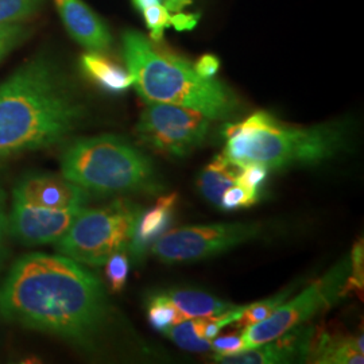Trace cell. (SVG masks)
Masks as SVG:
<instances>
[{
    "label": "cell",
    "mask_w": 364,
    "mask_h": 364,
    "mask_svg": "<svg viewBox=\"0 0 364 364\" xmlns=\"http://www.w3.org/2000/svg\"><path fill=\"white\" fill-rule=\"evenodd\" d=\"M269 169L259 164H251L247 166H243L239 176L236 177L235 183L254 191V192H259V188L263 185V182L267 177Z\"/></svg>",
    "instance_id": "484cf974"
},
{
    "label": "cell",
    "mask_w": 364,
    "mask_h": 364,
    "mask_svg": "<svg viewBox=\"0 0 364 364\" xmlns=\"http://www.w3.org/2000/svg\"><path fill=\"white\" fill-rule=\"evenodd\" d=\"M205 317L188 318L180 324L170 326L162 333H165L174 344L188 351L203 352L210 350V340L203 336V329L205 324Z\"/></svg>",
    "instance_id": "d6986e66"
},
{
    "label": "cell",
    "mask_w": 364,
    "mask_h": 364,
    "mask_svg": "<svg viewBox=\"0 0 364 364\" xmlns=\"http://www.w3.org/2000/svg\"><path fill=\"white\" fill-rule=\"evenodd\" d=\"M146 25L151 33L153 41H161L165 28L171 25V14L162 3H156L144 7L142 10Z\"/></svg>",
    "instance_id": "cb8c5ba5"
},
{
    "label": "cell",
    "mask_w": 364,
    "mask_h": 364,
    "mask_svg": "<svg viewBox=\"0 0 364 364\" xmlns=\"http://www.w3.org/2000/svg\"><path fill=\"white\" fill-rule=\"evenodd\" d=\"M193 0H165V7L170 14L182 13V10L192 4Z\"/></svg>",
    "instance_id": "1f68e13d"
},
{
    "label": "cell",
    "mask_w": 364,
    "mask_h": 364,
    "mask_svg": "<svg viewBox=\"0 0 364 364\" xmlns=\"http://www.w3.org/2000/svg\"><path fill=\"white\" fill-rule=\"evenodd\" d=\"M7 232H9V215L6 212V197L3 191L0 189V247Z\"/></svg>",
    "instance_id": "4dcf8cb0"
},
{
    "label": "cell",
    "mask_w": 364,
    "mask_h": 364,
    "mask_svg": "<svg viewBox=\"0 0 364 364\" xmlns=\"http://www.w3.org/2000/svg\"><path fill=\"white\" fill-rule=\"evenodd\" d=\"M177 195L165 196L158 200L154 208L141 213L135 231L127 247L135 258H142L147 248L162 234L166 232L173 218Z\"/></svg>",
    "instance_id": "5bb4252c"
},
{
    "label": "cell",
    "mask_w": 364,
    "mask_h": 364,
    "mask_svg": "<svg viewBox=\"0 0 364 364\" xmlns=\"http://www.w3.org/2000/svg\"><path fill=\"white\" fill-rule=\"evenodd\" d=\"M0 318L85 344L107 318L105 289L84 264L63 254H27L0 285Z\"/></svg>",
    "instance_id": "6da1fadb"
},
{
    "label": "cell",
    "mask_w": 364,
    "mask_h": 364,
    "mask_svg": "<svg viewBox=\"0 0 364 364\" xmlns=\"http://www.w3.org/2000/svg\"><path fill=\"white\" fill-rule=\"evenodd\" d=\"M130 270V259L124 250L112 254L105 262V272L111 290L119 293L123 290Z\"/></svg>",
    "instance_id": "603a6c76"
},
{
    "label": "cell",
    "mask_w": 364,
    "mask_h": 364,
    "mask_svg": "<svg viewBox=\"0 0 364 364\" xmlns=\"http://www.w3.org/2000/svg\"><path fill=\"white\" fill-rule=\"evenodd\" d=\"M242 168L225 156H218L201 171L198 178V189L209 203L220 208L221 197L236 181Z\"/></svg>",
    "instance_id": "ac0fdd59"
},
{
    "label": "cell",
    "mask_w": 364,
    "mask_h": 364,
    "mask_svg": "<svg viewBox=\"0 0 364 364\" xmlns=\"http://www.w3.org/2000/svg\"><path fill=\"white\" fill-rule=\"evenodd\" d=\"M351 273V259L341 260L297 297L281 304L266 320L247 326L242 332L245 350L279 338L287 331L302 326L317 313L343 296L344 285Z\"/></svg>",
    "instance_id": "52a82bcc"
},
{
    "label": "cell",
    "mask_w": 364,
    "mask_h": 364,
    "mask_svg": "<svg viewBox=\"0 0 364 364\" xmlns=\"http://www.w3.org/2000/svg\"><path fill=\"white\" fill-rule=\"evenodd\" d=\"M263 232L260 223H220L195 225L161 235L151 251L164 263L197 262L230 251Z\"/></svg>",
    "instance_id": "9c48e42d"
},
{
    "label": "cell",
    "mask_w": 364,
    "mask_h": 364,
    "mask_svg": "<svg viewBox=\"0 0 364 364\" xmlns=\"http://www.w3.org/2000/svg\"><path fill=\"white\" fill-rule=\"evenodd\" d=\"M15 200L37 208H84L88 192L64 176H27L14 189Z\"/></svg>",
    "instance_id": "8fae6325"
},
{
    "label": "cell",
    "mask_w": 364,
    "mask_h": 364,
    "mask_svg": "<svg viewBox=\"0 0 364 364\" xmlns=\"http://www.w3.org/2000/svg\"><path fill=\"white\" fill-rule=\"evenodd\" d=\"M123 57L132 85L146 103L181 105L210 120H227L239 112V100L228 87L201 77L188 61L158 50L138 31L123 36Z\"/></svg>",
    "instance_id": "277c9868"
},
{
    "label": "cell",
    "mask_w": 364,
    "mask_h": 364,
    "mask_svg": "<svg viewBox=\"0 0 364 364\" xmlns=\"http://www.w3.org/2000/svg\"><path fill=\"white\" fill-rule=\"evenodd\" d=\"M198 21L197 15H189V14L177 13L171 14V25L177 30H189L196 26Z\"/></svg>",
    "instance_id": "f546056e"
},
{
    "label": "cell",
    "mask_w": 364,
    "mask_h": 364,
    "mask_svg": "<svg viewBox=\"0 0 364 364\" xmlns=\"http://www.w3.org/2000/svg\"><path fill=\"white\" fill-rule=\"evenodd\" d=\"M134 1V4H135V7L138 9V10H144V7H147V6H150V4H156V3H162V4H165V0H132Z\"/></svg>",
    "instance_id": "d6a6232c"
},
{
    "label": "cell",
    "mask_w": 364,
    "mask_h": 364,
    "mask_svg": "<svg viewBox=\"0 0 364 364\" xmlns=\"http://www.w3.org/2000/svg\"><path fill=\"white\" fill-rule=\"evenodd\" d=\"M14 45H3V46H0V61L9 54V53L11 52L13 50Z\"/></svg>",
    "instance_id": "836d02e7"
},
{
    "label": "cell",
    "mask_w": 364,
    "mask_h": 364,
    "mask_svg": "<svg viewBox=\"0 0 364 364\" xmlns=\"http://www.w3.org/2000/svg\"><path fill=\"white\" fill-rule=\"evenodd\" d=\"M84 208H37L13 198L9 215V232L26 246L55 243Z\"/></svg>",
    "instance_id": "30bf717a"
},
{
    "label": "cell",
    "mask_w": 364,
    "mask_h": 364,
    "mask_svg": "<svg viewBox=\"0 0 364 364\" xmlns=\"http://www.w3.org/2000/svg\"><path fill=\"white\" fill-rule=\"evenodd\" d=\"M25 28L19 23H0V46H16L25 36Z\"/></svg>",
    "instance_id": "83f0119b"
},
{
    "label": "cell",
    "mask_w": 364,
    "mask_h": 364,
    "mask_svg": "<svg viewBox=\"0 0 364 364\" xmlns=\"http://www.w3.org/2000/svg\"><path fill=\"white\" fill-rule=\"evenodd\" d=\"M210 119L181 105L147 103L136 135L149 149L173 156L192 154L205 142Z\"/></svg>",
    "instance_id": "ba28073f"
},
{
    "label": "cell",
    "mask_w": 364,
    "mask_h": 364,
    "mask_svg": "<svg viewBox=\"0 0 364 364\" xmlns=\"http://www.w3.org/2000/svg\"><path fill=\"white\" fill-rule=\"evenodd\" d=\"M193 68H195L197 75H200L201 77L215 78L216 73L220 69V61L218 57H215L212 54H205L196 63Z\"/></svg>",
    "instance_id": "f1b7e54d"
},
{
    "label": "cell",
    "mask_w": 364,
    "mask_h": 364,
    "mask_svg": "<svg viewBox=\"0 0 364 364\" xmlns=\"http://www.w3.org/2000/svg\"><path fill=\"white\" fill-rule=\"evenodd\" d=\"M313 328L296 326L279 338H273L257 347L236 352L232 355L213 356L215 362L227 364H275L289 363L297 359H308Z\"/></svg>",
    "instance_id": "7c38bea8"
},
{
    "label": "cell",
    "mask_w": 364,
    "mask_h": 364,
    "mask_svg": "<svg viewBox=\"0 0 364 364\" xmlns=\"http://www.w3.org/2000/svg\"><path fill=\"white\" fill-rule=\"evenodd\" d=\"M66 180L96 193H161L165 186L153 162L114 135L77 139L61 156Z\"/></svg>",
    "instance_id": "5b68a950"
},
{
    "label": "cell",
    "mask_w": 364,
    "mask_h": 364,
    "mask_svg": "<svg viewBox=\"0 0 364 364\" xmlns=\"http://www.w3.org/2000/svg\"><path fill=\"white\" fill-rule=\"evenodd\" d=\"M221 156L243 168L259 164L269 170L314 166L343 153L348 146V129L341 123L312 127L289 126L259 111L223 130Z\"/></svg>",
    "instance_id": "3957f363"
},
{
    "label": "cell",
    "mask_w": 364,
    "mask_h": 364,
    "mask_svg": "<svg viewBox=\"0 0 364 364\" xmlns=\"http://www.w3.org/2000/svg\"><path fill=\"white\" fill-rule=\"evenodd\" d=\"M147 314L150 324L161 332L183 321L180 312L159 293L150 296V299H147Z\"/></svg>",
    "instance_id": "44dd1931"
},
{
    "label": "cell",
    "mask_w": 364,
    "mask_h": 364,
    "mask_svg": "<svg viewBox=\"0 0 364 364\" xmlns=\"http://www.w3.org/2000/svg\"><path fill=\"white\" fill-rule=\"evenodd\" d=\"M142 212L129 200H117L103 208L82 209L55 247L81 264L103 266L112 254L127 248Z\"/></svg>",
    "instance_id": "8992f818"
},
{
    "label": "cell",
    "mask_w": 364,
    "mask_h": 364,
    "mask_svg": "<svg viewBox=\"0 0 364 364\" xmlns=\"http://www.w3.org/2000/svg\"><path fill=\"white\" fill-rule=\"evenodd\" d=\"M159 294L180 312L183 320L188 318H212L220 317L234 311L235 305L216 299L208 293L192 289H169L159 291Z\"/></svg>",
    "instance_id": "2e32d148"
},
{
    "label": "cell",
    "mask_w": 364,
    "mask_h": 364,
    "mask_svg": "<svg viewBox=\"0 0 364 364\" xmlns=\"http://www.w3.org/2000/svg\"><path fill=\"white\" fill-rule=\"evenodd\" d=\"M82 114L58 68L46 57L30 60L0 85V158L61 142Z\"/></svg>",
    "instance_id": "7a4b0ae2"
},
{
    "label": "cell",
    "mask_w": 364,
    "mask_h": 364,
    "mask_svg": "<svg viewBox=\"0 0 364 364\" xmlns=\"http://www.w3.org/2000/svg\"><path fill=\"white\" fill-rule=\"evenodd\" d=\"M68 33L90 52H105L112 38L102 19L82 0H53Z\"/></svg>",
    "instance_id": "4fadbf2b"
},
{
    "label": "cell",
    "mask_w": 364,
    "mask_h": 364,
    "mask_svg": "<svg viewBox=\"0 0 364 364\" xmlns=\"http://www.w3.org/2000/svg\"><path fill=\"white\" fill-rule=\"evenodd\" d=\"M45 0H0V23H19L36 13Z\"/></svg>",
    "instance_id": "7402d4cb"
},
{
    "label": "cell",
    "mask_w": 364,
    "mask_h": 364,
    "mask_svg": "<svg viewBox=\"0 0 364 364\" xmlns=\"http://www.w3.org/2000/svg\"><path fill=\"white\" fill-rule=\"evenodd\" d=\"M210 350L215 352V356H224L232 355L236 352L243 351L245 344L242 335H230L223 338H213L210 343Z\"/></svg>",
    "instance_id": "4316f807"
},
{
    "label": "cell",
    "mask_w": 364,
    "mask_h": 364,
    "mask_svg": "<svg viewBox=\"0 0 364 364\" xmlns=\"http://www.w3.org/2000/svg\"><path fill=\"white\" fill-rule=\"evenodd\" d=\"M290 293H291V289H287L285 291H282L279 294H275L274 297L251 304L248 306H243L242 312L239 314V317H237V320L235 321L234 324L245 329L247 326L258 324L260 321L266 320L281 304H284L287 301V297L290 296Z\"/></svg>",
    "instance_id": "ffe728a7"
},
{
    "label": "cell",
    "mask_w": 364,
    "mask_h": 364,
    "mask_svg": "<svg viewBox=\"0 0 364 364\" xmlns=\"http://www.w3.org/2000/svg\"><path fill=\"white\" fill-rule=\"evenodd\" d=\"M259 192H254L234 183L221 197L220 209L232 210L237 208H250L259 201Z\"/></svg>",
    "instance_id": "d4e9b609"
},
{
    "label": "cell",
    "mask_w": 364,
    "mask_h": 364,
    "mask_svg": "<svg viewBox=\"0 0 364 364\" xmlns=\"http://www.w3.org/2000/svg\"><path fill=\"white\" fill-rule=\"evenodd\" d=\"M81 68L92 81L107 91H126L134 84L132 76L127 69L117 65L100 53L84 54L81 57Z\"/></svg>",
    "instance_id": "e0dca14e"
},
{
    "label": "cell",
    "mask_w": 364,
    "mask_h": 364,
    "mask_svg": "<svg viewBox=\"0 0 364 364\" xmlns=\"http://www.w3.org/2000/svg\"><path fill=\"white\" fill-rule=\"evenodd\" d=\"M309 362L317 364L363 363V338H338L323 332L313 335Z\"/></svg>",
    "instance_id": "9a60e30c"
}]
</instances>
